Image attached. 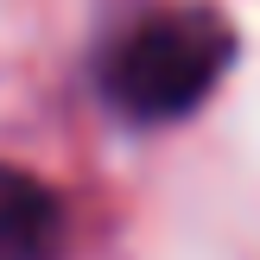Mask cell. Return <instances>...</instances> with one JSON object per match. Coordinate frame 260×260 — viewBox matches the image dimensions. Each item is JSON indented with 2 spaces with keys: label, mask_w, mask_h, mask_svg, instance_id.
<instances>
[{
  "label": "cell",
  "mask_w": 260,
  "mask_h": 260,
  "mask_svg": "<svg viewBox=\"0 0 260 260\" xmlns=\"http://www.w3.org/2000/svg\"><path fill=\"white\" fill-rule=\"evenodd\" d=\"M235 63V25L216 7H159L140 13L102 57V89L127 121L190 114L222 70Z\"/></svg>",
  "instance_id": "1"
},
{
  "label": "cell",
  "mask_w": 260,
  "mask_h": 260,
  "mask_svg": "<svg viewBox=\"0 0 260 260\" xmlns=\"http://www.w3.org/2000/svg\"><path fill=\"white\" fill-rule=\"evenodd\" d=\"M63 203L19 165H0V260H57Z\"/></svg>",
  "instance_id": "2"
}]
</instances>
